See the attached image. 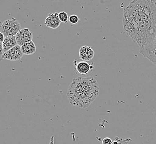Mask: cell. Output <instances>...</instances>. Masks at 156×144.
<instances>
[{
  "mask_svg": "<svg viewBox=\"0 0 156 144\" xmlns=\"http://www.w3.org/2000/svg\"><path fill=\"white\" fill-rule=\"evenodd\" d=\"M124 30L142 48L156 37V0H132L124 9Z\"/></svg>",
  "mask_w": 156,
  "mask_h": 144,
  "instance_id": "obj_1",
  "label": "cell"
},
{
  "mask_svg": "<svg viewBox=\"0 0 156 144\" xmlns=\"http://www.w3.org/2000/svg\"><path fill=\"white\" fill-rule=\"evenodd\" d=\"M99 94V84L93 77H78L74 79L66 93L69 102L79 108H87Z\"/></svg>",
  "mask_w": 156,
  "mask_h": 144,
  "instance_id": "obj_2",
  "label": "cell"
},
{
  "mask_svg": "<svg viewBox=\"0 0 156 144\" xmlns=\"http://www.w3.org/2000/svg\"><path fill=\"white\" fill-rule=\"evenodd\" d=\"M21 30V24L15 18L9 19L1 24L0 31L5 37L16 36Z\"/></svg>",
  "mask_w": 156,
  "mask_h": 144,
  "instance_id": "obj_3",
  "label": "cell"
},
{
  "mask_svg": "<svg viewBox=\"0 0 156 144\" xmlns=\"http://www.w3.org/2000/svg\"><path fill=\"white\" fill-rule=\"evenodd\" d=\"M140 53L156 66V37L152 43L140 48Z\"/></svg>",
  "mask_w": 156,
  "mask_h": 144,
  "instance_id": "obj_4",
  "label": "cell"
},
{
  "mask_svg": "<svg viewBox=\"0 0 156 144\" xmlns=\"http://www.w3.org/2000/svg\"><path fill=\"white\" fill-rule=\"evenodd\" d=\"M23 56V54L21 50V46L17 45L13 48H11L9 51L4 53L1 56V59L6 60H21Z\"/></svg>",
  "mask_w": 156,
  "mask_h": 144,
  "instance_id": "obj_5",
  "label": "cell"
},
{
  "mask_svg": "<svg viewBox=\"0 0 156 144\" xmlns=\"http://www.w3.org/2000/svg\"><path fill=\"white\" fill-rule=\"evenodd\" d=\"M18 45L22 46L33 39V33L28 28L21 29L16 36Z\"/></svg>",
  "mask_w": 156,
  "mask_h": 144,
  "instance_id": "obj_6",
  "label": "cell"
},
{
  "mask_svg": "<svg viewBox=\"0 0 156 144\" xmlns=\"http://www.w3.org/2000/svg\"><path fill=\"white\" fill-rule=\"evenodd\" d=\"M58 13H50L45 19L44 24L47 27L51 29H57L60 26L61 21L59 18Z\"/></svg>",
  "mask_w": 156,
  "mask_h": 144,
  "instance_id": "obj_7",
  "label": "cell"
},
{
  "mask_svg": "<svg viewBox=\"0 0 156 144\" xmlns=\"http://www.w3.org/2000/svg\"><path fill=\"white\" fill-rule=\"evenodd\" d=\"M79 57L81 60L83 61H89L91 60L95 55V52L93 49L89 46L84 45L81 47L79 49Z\"/></svg>",
  "mask_w": 156,
  "mask_h": 144,
  "instance_id": "obj_8",
  "label": "cell"
},
{
  "mask_svg": "<svg viewBox=\"0 0 156 144\" xmlns=\"http://www.w3.org/2000/svg\"><path fill=\"white\" fill-rule=\"evenodd\" d=\"M17 45H18V44L16 41V36L5 37L4 41L2 42L3 54Z\"/></svg>",
  "mask_w": 156,
  "mask_h": 144,
  "instance_id": "obj_9",
  "label": "cell"
},
{
  "mask_svg": "<svg viewBox=\"0 0 156 144\" xmlns=\"http://www.w3.org/2000/svg\"><path fill=\"white\" fill-rule=\"evenodd\" d=\"M94 67L90 65L85 61H82L76 64V69L81 74H87L89 72L92 70Z\"/></svg>",
  "mask_w": 156,
  "mask_h": 144,
  "instance_id": "obj_10",
  "label": "cell"
},
{
  "mask_svg": "<svg viewBox=\"0 0 156 144\" xmlns=\"http://www.w3.org/2000/svg\"><path fill=\"white\" fill-rule=\"evenodd\" d=\"M21 50L23 54L31 55L36 52V47L33 41H32L22 45Z\"/></svg>",
  "mask_w": 156,
  "mask_h": 144,
  "instance_id": "obj_11",
  "label": "cell"
},
{
  "mask_svg": "<svg viewBox=\"0 0 156 144\" xmlns=\"http://www.w3.org/2000/svg\"><path fill=\"white\" fill-rule=\"evenodd\" d=\"M58 16H59V18L61 22L66 23L68 21H69L68 16L66 12H64V11L60 12V13H59Z\"/></svg>",
  "mask_w": 156,
  "mask_h": 144,
  "instance_id": "obj_12",
  "label": "cell"
},
{
  "mask_svg": "<svg viewBox=\"0 0 156 144\" xmlns=\"http://www.w3.org/2000/svg\"><path fill=\"white\" fill-rule=\"evenodd\" d=\"M69 21L72 24H76L79 21V18L78 17V16L73 15L69 17Z\"/></svg>",
  "mask_w": 156,
  "mask_h": 144,
  "instance_id": "obj_13",
  "label": "cell"
},
{
  "mask_svg": "<svg viewBox=\"0 0 156 144\" xmlns=\"http://www.w3.org/2000/svg\"><path fill=\"white\" fill-rule=\"evenodd\" d=\"M112 142L111 139L109 138H106L102 140V144H112Z\"/></svg>",
  "mask_w": 156,
  "mask_h": 144,
  "instance_id": "obj_14",
  "label": "cell"
},
{
  "mask_svg": "<svg viewBox=\"0 0 156 144\" xmlns=\"http://www.w3.org/2000/svg\"><path fill=\"white\" fill-rule=\"evenodd\" d=\"M0 36H1V38H0V42L2 43V42L4 41V39H5V36H4V34H3V33H2L1 32H0Z\"/></svg>",
  "mask_w": 156,
  "mask_h": 144,
  "instance_id": "obj_15",
  "label": "cell"
}]
</instances>
